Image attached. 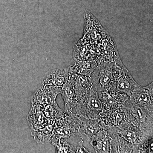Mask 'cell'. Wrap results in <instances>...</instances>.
Wrapping results in <instances>:
<instances>
[{
	"label": "cell",
	"mask_w": 153,
	"mask_h": 153,
	"mask_svg": "<svg viewBox=\"0 0 153 153\" xmlns=\"http://www.w3.org/2000/svg\"><path fill=\"white\" fill-rule=\"evenodd\" d=\"M116 66L111 62L101 63L91 76L93 89L97 93L111 91L115 77Z\"/></svg>",
	"instance_id": "7a4b0ae2"
},
{
	"label": "cell",
	"mask_w": 153,
	"mask_h": 153,
	"mask_svg": "<svg viewBox=\"0 0 153 153\" xmlns=\"http://www.w3.org/2000/svg\"><path fill=\"white\" fill-rule=\"evenodd\" d=\"M60 93L64 100L66 112L71 114L73 108L78 104V100L74 86L70 80L63 85Z\"/></svg>",
	"instance_id": "9c48e42d"
},
{
	"label": "cell",
	"mask_w": 153,
	"mask_h": 153,
	"mask_svg": "<svg viewBox=\"0 0 153 153\" xmlns=\"http://www.w3.org/2000/svg\"><path fill=\"white\" fill-rule=\"evenodd\" d=\"M116 66L114 82L111 91L125 94L129 97L134 91L141 86L137 84L120 62L117 63Z\"/></svg>",
	"instance_id": "3957f363"
},
{
	"label": "cell",
	"mask_w": 153,
	"mask_h": 153,
	"mask_svg": "<svg viewBox=\"0 0 153 153\" xmlns=\"http://www.w3.org/2000/svg\"><path fill=\"white\" fill-rule=\"evenodd\" d=\"M82 144H83V141H82L79 142V143H78V146H77V148H76V152L89 153L88 151L86 149L83 147V146H82Z\"/></svg>",
	"instance_id": "7c38bea8"
},
{
	"label": "cell",
	"mask_w": 153,
	"mask_h": 153,
	"mask_svg": "<svg viewBox=\"0 0 153 153\" xmlns=\"http://www.w3.org/2000/svg\"><path fill=\"white\" fill-rule=\"evenodd\" d=\"M42 108L45 116L49 121L55 120V119L60 117L62 113V111L57 106L56 102L53 104L42 106Z\"/></svg>",
	"instance_id": "8fae6325"
},
{
	"label": "cell",
	"mask_w": 153,
	"mask_h": 153,
	"mask_svg": "<svg viewBox=\"0 0 153 153\" xmlns=\"http://www.w3.org/2000/svg\"><path fill=\"white\" fill-rule=\"evenodd\" d=\"M28 123L32 129L40 130L49 124V120L45 116L42 106H32L27 117Z\"/></svg>",
	"instance_id": "ba28073f"
},
{
	"label": "cell",
	"mask_w": 153,
	"mask_h": 153,
	"mask_svg": "<svg viewBox=\"0 0 153 153\" xmlns=\"http://www.w3.org/2000/svg\"><path fill=\"white\" fill-rule=\"evenodd\" d=\"M62 88L43 84L36 91L32 100V106H44L55 103L56 97Z\"/></svg>",
	"instance_id": "8992f818"
},
{
	"label": "cell",
	"mask_w": 153,
	"mask_h": 153,
	"mask_svg": "<svg viewBox=\"0 0 153 153\" xmlns=\"http://www.w3.org/2000/svg\"><path fill=\"white\" fill-rule=\"evenodd\" d=\"M72 71L70 68L48 71L43 79V84L62 88L70 79Z\"/></svg>",
	"instance_id": "52a82bcc"
},
{
	"label": "cell",
	"mask_w": 153,
	"mask_h": 153,
	"mask_svg": "<svg viewBox=\"0 0 153 153\" xmlns=\"http://www.w3.org/2000/svg\"><path fill=\"white\" fill-rule=\"evenodd\" d=\"M79 106L78 110H87L84 112L88 117L97 119L101 114L102 104L100 100L97 92L93 88L79 102L76 106Z\"/></svg>",
	"instance_id": "277c9868"
},
{
	"label": "cell",
	"mask_w": 153,
	"mask_h": 153,
	"mask_svg": "<svg viewBox=\"0 0 153 153\" xmlns=\"http://www.w3.org/2000/svg\"><path fill=\"white\" fill-rule=\"evenodd\" d=\"M125 112L128 120L148 138L153 137V111L126 102Z\"/></svg>",
	"instance_id": "6da1fadb"
},
{
	"label": "cell",
	"mask_w": 153,
	"mask_h": 153,
	"mask_svg": "<svg viewBox=\"0 0 153 153\" xmlns=\"http://www.w3.org/2000/svg\"><path fill=\"white\" fill-rule=\"evenodd\" d=\"M153 82L146 87L141 86L134 91L126 102L153 111Z\"/></svg>",
	"instance_id": "5b68a950"
},
{
	"label": "cell",
	"mask_w": 153,
	"mask_h": 153,
	"mask_svg": "<svg viewBox=\"0 0 153 153\" xmlns=\"http://www.w3.org/2000/svg\"><path fill=\"white\" fill-rule=\"evenodd\" d=\"M106 134L104 131H100L92 137L91 144L96 152H109V141Z\"/></svg>",
	"instance_id": "30bf717a"
}]
</instances>
